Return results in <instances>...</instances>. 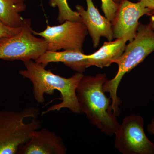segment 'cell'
Listing matches in <instances>:
<instances>
[{
  "label": "cell",
  "mask_w": 154,
  "mask_h": 154,
  "mask_svg": "<svg viewBox=\"0 0 154 154\" xmlns=\"http://www.w3.org/2000/svg\"><path fill=\"white\" fill-rule=\"evenodd\" d=\"M23 63L25 69L20 70L19 74L32 82L33 96L38 103L42 104L45 102V94L52 95L55 90L60 92L62 102L49 107L42 112V115L52 111H60L63 108H68L74 113H80L76 91L84 75L83 73L77 72L70 78H64L46 70V66L35 60Z\"/></svg>",
  "instance_id": "6da1fadb"
},
{
  "label": "cell",
  "mask_w": 154,
  "mask_h": 154,
  "mask_svg": "<svg viewBox=\"0 0 154 154\" xmlns=\"http://www.w3.org/2000/svg\"><path fill=\"white\" fill-rule=\"evenodd\" d=\"M108 80L105 73L83 76L76 93L80 113L85 114L91 124L107 135L115 134L119 124L112 109V100L108 98L103 85Z\"/></svg>",
  "instance_id": "7a4b0ae2"
},
{
  "label": "cell",
  "mask_w": 154,
  "mask_h": 154,
  "mask_svg": "<svg viewBox=\"0 0 154 154\" xmlns=\"http://www.w3.org/2000/svg\"><path fill=\"white\" fill-rule=\"evenodd\" d=\"M154 51V30L149 24L140 23L134 38L126 45L122 55L115 62L118 66L117 74L103 85L105 93L110 94L112 110L117 116L120 113L119 106L122 102L117 96V90L122 78Z\"/></svg>",
  "instance_id": "3957f363"
},
{
  "label": "cell",
  "mask_w": 154,
  "mask_h": 154,
  "mask_svg": "<svg viewBox=\"0 0 154 154\" xmlns=\"http://www.w3.org/2000/svg\"><path fill=\"white\" fill-rule=\"evenodd\" d=\"M39 110L35 107L21 111L0 110V154H18L32 133L41 128Z\"/></svg>",
  "instance_id": "277c9868"
},
{
  "label": "cell",
  "mask_w": 154,
  "mask_h": 154,
  "mask_svg": "<svg viewBox=\"0 0 154 154\" xmlns=\"http://www.w3.org/2000/svg\"><path fill=\"white\" fill-rule=\"evenodd\" d=\"M47 50L46 41L33 34L30 19H26L17 34L0 38V60H36Z\"/></svg>",
  "instance_id": "5b68a950"
},
{
  "label": "cell",
  "mask_w": 154,
  "mask_h": 154,
  "mask_svg": "<svg viewBox=\"0 0 154 154\" xmlns=\"http://www.w3.org/2000/svg\"><path fill=\"white\" fill-rule=\"evenodd\" d=\"M140 116L125 117L115 132V147L123 154H154V143L146 135Z\"/></svg>",
  "instance_id": "8992f818"
},
{
  "label": "cell",
  "mask_w": 154,
  "mask_h": 154,
  "mask_svg": "<svg viewBox=\"0 0 154 154\" xmlns=\"http://www.w3.org/2000/svg\"><path fill=\"white\" fill-rule=\"evenodd\" d=\"M33 34L44 38L47 44V51L61 49L83 51V45L88 34L87 28L82 21L67 20L56 26L47 25L45 30Z\"/></svg>",
  "instance_id": "52a82bcc"
},
{
  "label": "cell",
  "mask_w": 154,
  "mask_h": 154,
  "mask_svg": "<svg viewBox=\"0 0 154 154\" xmlns=\"http://www.w3.org/2000/svg\"><path fill=\"white\" fill-rule=\"evenodd\" d=\"M151 11L140 0L137 3L128 0L122 1L112 22L114 39L123 38L127 42L132 41L137 32L140 19L144 15L148 16Z\"/></svg>",
  "instance_id": "ba28073f"
},
{
  "label": "cell",
  "mask_w": 154,
  "mask_h": 154,
  "mask_svg": "<svg viewBox=\"0 0 154 154\" xmlns=\"http://www.w3.org/2000/svg\"><path fill=\"white\" fill-rule=\"evenodd\" d=\"M86 1L87 10L80 5L76 6V9L91 36L93 46L96 48L99 45L101 37H105L108 41L114 39L112 23L101 15L93 0Z\"/></svg>",
  "instance_id": "9c48e42d"
},
{
  "label": "cell",
  "mask_w": 154,
  "mask_h": 154,
  "mask_svg": "<svg viewBox=\"0 0 154 154\" xmlns=\"http://www.w3.org/2000/svg\"><path fill=\"white\" fill-rule=\"evenodd\" d=\"M66 146L60 137L45 128H40L19 150V154H65Z\"/></svg>",
  "instance_id": "30bf717a"
},
{
  "label": "cell",
  "mask_w": 154,
  "mask_h": 154,
  "mask_svg": "<svg viewBox=\"0 0 154 154\" xmlns=\"http://www.w3.org/2000/svg\"><path fill=\"white\" fill-rule=\"evenodd\" d=\"M35 61L45 66L51 63H62L73 70L82 73L88 68L87 54L80 50L68 49L62 51L47 50Z\"/></svg>",
  "instance_id": "8fae6325"
},
{
  "label": "cell",
  "mask_w": 154,
  "mask_h": 154,
  "mask_svg": "<svg viewBox=\"0 0 154 154\" xmlns=\"http://www.w3.org/2000/svg\"><path fill=\"white\" fill-rule=\"evenodd\" d=\"M126 42L123 38L105 42L98 51L87 55V67L95 66L102 69L115 63L124 52Z\"/></svg>",
  "instance_id": "7c38bea8"
},
{
  "label": "cell",
  "mask_w": 154,
  "mask_h": 154,
  "mask_svg": "<svg viewBox=\"0 0 154 154\" xmlns=\"http://www.w3.org/2000/svg\"><path fill=\"white\" fill-rule=\"evenodd\" d=\"M25 0H0V22L12 28H21L26 19L20 14L26 9Z\"/></svg>",
  "instance_id": "4fadbf2b"
},
{
  "label": "cell",
  "mask_w": 154,
  "mask_h": 154,
  "mask_svg": "<svg viewBox=\"0 0 154 154\" xmlns=\"http://www.w3.org/2000/svg\"><path fill=\"white\" fill-rule=\"evenodd\" d=\"M50 5L53 8L57 7L58 10L57 20L59 23H63L67 20L71 21H82L79 14L72 10L67 0H49Z\"/></svg>",
  "instance_id": "5bb4252c"
},
{
  "label": "cell",
  "mask_w": 154,
  "mask_h": 154,
  "mask_svg": "<svg viewBox=\"0 0 154 154\" xmlns=\"http://www.w3.org/2000/svg\"><path fill=\"white\" fill-rule=\"evenodd\" d=\"M101 1L102 11L105 17L112 23L115 18L119 3L115 2L113 0H101Z\"/></svg>",
  "instance_id": "9a60e30c"
},
{
  "label": "cell",
  "mask_w": 154,
  "mask_h": 154,
  "mask_svg": "<svg viewBox=\"0 0 154 154\" xmlns=\"http://www.w3.org/2000/svg\"><path fill=\"white\" fill-rule=\"evenodd\" d=\"M22 27L18 28H12L7 26L0 22V38L14 36L19 33L21 30Z\"/></svg>",
  "instance_id": "2e32d148"
},
{
  "label": "cell",
  "mask_w": 154,
  "mask_h": 154,
  "mask_svg": "<svg viewBox=\"0 0 154 154\" xmlns=\"http://www.w3.org/2000/svg\"><path fill=\"white\" fill-rule=\"evenodd\" d=\"M143 2L144 5L149 10H154V0H140Z\"/></svg>",
  "instance_id": "e0dca14e"
},
{
  "label": "cell",
  "mask_w": 154,
  "mask_h": 154,
  "mask_svg": "<svg viewBox=\"0 0 154 154\" xmlns=\"http://www.w3.org/2000/svg\"><path fill=\"white\" fill-rule=\"evenodd\" d=\"M147 129L149 134L154 135V118L152 119L150 123L148 125Z\"/></svg>",
  "instance_id": "ac0fdd59"
},
{
  "label": "cell",
  "mask_w": 154,
  "mask_h": 154,
  "mask_svg": "<svg viewBox=\"0 0 154 154\" xmlns=\"http://www.w3.org/2000/svg\"><path fill=\"white\" fill-rule=\"evenodd\" d=\"M148 16L150 17V22L149 24L154 30V10L151 11Z\"/></svg>",
  "instance_id": "d6986e66"
},
{
  "label": "cell",
  "mask_w": 154,
  "mask_h": 154,
  "mask_svg": "<svg viewBox=\"0 0 154 154\" xmlns=\"http://www.w3.org/2000/svg\"><path fill=\"white\" fill-rule=\"evenodd\" d=\"M115 2L119 3L120 2H121L122 0H113Z\"/></svg>",
  "instance_id": "ffe728a7"
},
{
  "label": "cell",
  "mask_w": 154,
  "mask_h": 154,
  "mask_svg": "<svg viewBox=\"0 0 154 154\" xmlns=\"http://www.w3.org/2000/svg\"><path fill=\"white\" fill-rule=\"evenodd\" d=\"M25 1H26V0H25Z\"/></svg>",
  "instance_id": "44dd1931"
}]
</instances>
